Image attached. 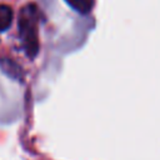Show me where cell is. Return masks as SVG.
<instances>
[{"mask_svg":"<svg viewBox=\"0 0 160 160\" xmlns=\"http://www.w3.org/2000/svg\"><path fill=\"white\" fill-rule=\"evenodd\" d=\"M38 9L34 4H26L19 14L18 26L21 46L28 58L34 59L39 52Z\"/></svg>","mask_w":160,"mask_h":160,"instance_id":"6da1fadb","label":"cell"},{"mask_svg":"<svg viewBox=\"0 0 160 160\" xmlns=\"http://www.w3.org/2000/svg\"><path fill=\"white\" fill-rule=\"evenodd\" d=\"M0 69L9 78H12L16 80L22 78V69L15 61H12L10 59H6V58L0 59Z\"/></svg>","mask_w":160,"mask_h":160,"instance_id":"7a4b0ae2","label":"cell"},{"mask_svg":"<svg viewBox=\"0 0 160 160\" xmlns=\"http://www.w3.org/2000/svg\"><path fill=\"white\" fill-rule=\"evenodd\" d=\"M72 10L81 15L89 14L95 5V0H64Z\"/></svg>","mask_w":160,"mask_h":160,"instance_id":"3957f363","label":"cell"},{"mask_svg":"<svg viewBox=\"0 0 160 160\" xmlns=\"http://www.w3.org/2000/svg\"><path fill=\"white\" fill-rule=\"evenodd\" d=\"M12 9L6 4H0V31H6L12 22Z\"/></svg>","mask_w":160,"mask_h":160,"instance_id":"277c9868","label":"cell"}]
</instances>
